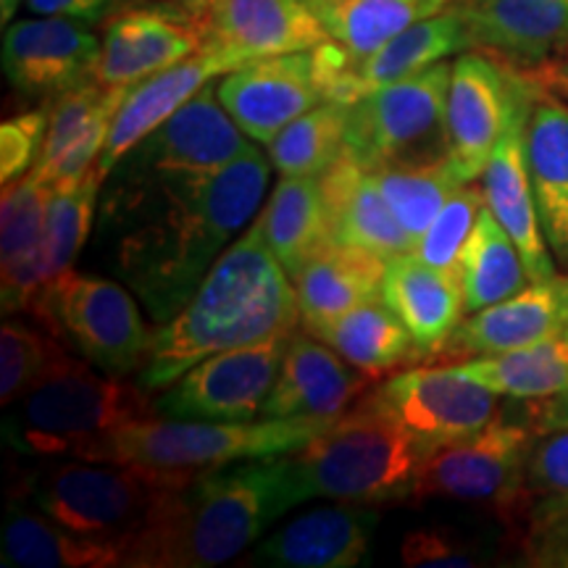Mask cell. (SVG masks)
Listing matches in <instances>:
<instances>
[{"instance_id":"45","label":"cell","mask_w":568,"mask_h":568,"mask_svg":"<svg viewBox=\"0 0 568 568\" xmlns=\"http://www.w3.org/2000/svg\"><path fill=\"white\" fill-rule=\"evenodd\" d=\"M48 134V111H27L0 124V182L24 176L40 159Z\"/></svg>"},{"instance_id":"8","label":"cell","mask_w":568,"mask_h":568,"mask_svg":"<svg viewBox=\"0 0 568 568\" xmlns=\"http://www.w3.org/2000/svg\"><path fill=\"white\" fill-rule=\"evenodd\" d=\"M132 295L105 276L67 268L34 295L27 314L98 372L130 376L145 366L153 345Z\"/></svg>"},{"instance_id":"11","label":"cell","mask_w":568,"mask_h":568,"mask_svg":"<svg viewBox=\"0 0 568 568\" xmlns=\"http://www.w3.org/2000/svg\"><path fill=\"white\" fill-rule=\"evenodd\" d=\"M535 74L485 51L453 61L447 90V161L464 182H479L514 111L535 90Z\"/></svg>"},{"instance_id":"4","label":"cell","mask_w":568,"mask_h":568,"mask_svg":"<svg viewBox=\"0 0 568 568\" xmlns=\"http://www.w3.org/2000/svg\"><path fill=\"white\" fill-rule=\"evenodd\" d=\"M145 387L98 372L69 347L17 400L6 439L27 456L101 460L109 439L126 424L155 416Z\"/></svg>"},{"instance_id":"9","label":"cell","mask_w":568,"mask_h":568,"mask_svg":"<svg viewBox=\"0 0 568 568\" xmlns=\"http://www.w3.org/2000/svg\"><path fill=\"white\" fill-rule=\"evenodd\" d=\"M182 477L105 460H67L40 468L27 479V493L42 514L84 537L122 542L145 527L169 489Z\"/></svg>"},{"instance_id":"26","label":"cell","mask_w":568,"mask_h":568,"mask_svg":"<svg viewBox=\"0 0 568 568\" xmlns=\"http://www.w3.org/2000/svg\"><path fill=\"white\" fill-rule=\"evenodd\" d=\"M537 88L539 80L535 90L529 92L527 101L514 111V116H510L506 132H503L493 159H489L485 174L479 180L481 187H485V201L489 211L495 213L497 222L506 226L510 240H514L518 253H521L529 282H542L558 274L550 247L545 243L542 224H539V213L527 169V153H524V126H527L529 103L535 98Z\"/></svg>"},{"instance_id":"25","label":"cell","mask_w":568,"mask_h":568,"mask_svg":"<svg viewBox=\"0 0 568 568\" xmlns=\"http://www.w3.org/2000/svg\"><path fill=\"white\" fill-rule=\"evenodd\" d=\"M209 45L243 61L314 51L329 40L305 0H209L203 11Z\"/></svg>"},{"instance_id":"20","label":"cell","mask_w":568,"mask_h":568,"mask_svg":"<svg viewBox=\"0 0 568 568\" xmlns=\"http://www.w3.org/2000/svg\"><path fill=\"white\" fill-rule=\"evenodd\" d=\"M471 51L516 69H539L568 53V0H453Z\"/></svg>"},{"instance_id":"44","label":"cell","mask_w":568,"mask_h":568,"mask_svg":"<svg viewBox=\"0 0 568 568\" xmlns=\"http://www.w3.org/2000/svg\"><path fill=\"white\" fill-rule=\"evenodd\" d=\"M489 552L479 539L453 527H424L408 531L400 545L403 566H481Z\"/></svg>"},{"instance_id":"22","label":"cell","mask_w":568,"mask_h":568,"mask_svg":"<svg viewBox=\"0 0 568 568\" xmlns=\"http://www.w3.org/2000/svg\"><path fill=\"white\" fill-rule=\"evenodd\" d=\"M245 63L247 61L240 59V55L205 42L201 51L190 55V59L132 84L122 105H119L116 116H113L109 140H105L101 159H98V169L109 176L113 166L134 145H140L169 116H174L205 84L216 82L219 77L230 74V71L245 67Z\"/></svg>"},{"instance_id":"42","label":"cell","mask_w":568,"mask_h":568,"mask_svg":"<svg viewBox=\"0 0 568 568\" xmlns=\"http://www.w3.org/2000/svg\"><path fill=\"white\" fill-rule=\"evenodd\" d=\"M61 339L42 326L6 322L0 329V403L9 408L63 353Z\"/></svg>"},{"instance_id":"1","label":"cell","mask_w":568,"mask_h":568,"mask_svg":"<svg viewBox=\"0 0 568 568\" xmlns=\"http://www.w3.org/2000/svg\"><path fill=\"white\" fill-rule=\"evenodd\" d=\"M272 161L258 148L209 180L142 176L113 169L103 230L113 268L155 324H166L264 203Z\"/></svg>"},{"instance_id":"6","label":"cell","mask_w":568,"mask_h":568,"mask_svg":"<svg viewBox=\"0 0 568 568\" xmlns=\"http://www.w3.org/2000/svg\"><path fill=\"white\" fill-rule=\"evenodd\" d=\"M335 418H264V422H182L148 416L126 424L105 445V464L195 479L245 460L301 450Z\"/></svg>"},{"instance_id":"19","label":"cell","mask_w":568,"mask_h":568,"mask_svg":"<svg viewBox=\"0 0 568 568\" xmlns=\"http://www.w3.org/2000/svg\"><path fill=\"white\" fill-rule=\"evenodd\" d=\"M566 329L568 272H558L550 280L529 282L506 301L466 314L432 364H458L477 355L516 351L566 335Z\"/></svg>"},{"instance_id":"38","label":"cell","mask_w":568,"mask_h":568,"mask_svg":"<svg viewBox=\"0 0 568 568\" xmlns=\"http://www.w3.org/2000/svg\"><path fill=\"white\" fill-rule=\"evenodd\" d=\"M332 42L353 59L379 51L416 21L445 11L432 0H305Z\"/></svg>"},{"instance_id":"27","label":"cell","mask_w":568,"mask_h":568,"mask_svg":"<svg viewBox=\"0 0 568 568\" xmlns=\"http://www.w3.org/2000/svg\"><path fill=\"white\" fill-rule=\"evenodd\" d=\"M466 51H471V38H468L464 19L447 6L435 17L416 21L408 30L395 34L372 55H364V59L347 55L345 67L329 84V101L353 103L366 92L408 80Z\"/></svg>"},{"instance_id":"52","label":"cell","mask_w":568,"mask_h":568,"mask_svg":"<svg viewBox=\"0 0 568 568\" xmlns=\"http://www.w3.org/2000/svg\"><path fill=\"white\" fill-rule=\"evenodd\" d=\"M566 55H568V53H566Z\"/></svg>"},{"instance_id":"28","label":"cell","mask_w":568,"mask_h":568,"mask_svg":"<svg viewBox=\"0 0 568 568\" xmlns=\"http://www.w3.org/2000/svg\"><path fill=\"white\" fill-rule=\"evenodd\" d=\"M524 153L545 243L560 272H568V101L542 80L529 103Z\"/></svg>"},{"instance_id":"41","label":"cell","mask_w":568,"mask_h":568,"mask_svg":"<svg viewBox=\"0 0 568 568\" xmlns=\"http://www.w3.org/2000/svg\"><path fill=\"white\" fill-rule=\"evenodd\" d=\"M372 174L414 245L429 230L437 213L443 211L447 197L456 193L460 184H468L460 180V174L447 159L429 163V166L379 169V172Z\"/></svg>"},{"instance_id":"29","label":"cell","mask_w":568,"mask_h":568,"mask_svg":"<svg viewBox=\"0 0 568 568\" xmlns=\"http://www.w3.org/2000/svg\"><path fill=\"white\" fill-rule=\"evenodd\" d=\"M318 180L324 190L332 243L372 251L382 258L414 251V243L387 205L374 174L358 161L345 153Z\"/></svg>"},{"instance_id":"23","label":"cell","mask_w":568,"mask_h":568,"mask_svg":"<svg viewBox=\"0 0 568 568\" xmlns=\"http://www.w3.org/2000/svg\"><path fill=\"white\" fill-rule=\"evenodd\" d=\"M372 382L318 337L293 332L284 345L280 374L261 416L337 418L372 389Z\"/></svg>"},{"instance_id":"15","label":"cell","mask_w":568,"mask_h":568,"mask_svg":"<svg viewBox=\"0 0 568 568\" xmlns=\"http://www.w3.org/2000/svg\"><path fill=\"white\" fill-rule=\"evenodd\" d=\"M216 95L247 138L268 145L290 122L329 101V88L314 48L245 63L219 77Z\"/></svg>"},{"instance_id":"24","label":"cell","mask_w":568,"mask_h":568,"mask_svg":"<svg viewBox=\"0 0 568 568\" xmlns=\"http://www.w3.org/2000/svg\"><path fill=\"white\" fill-rule=\"evenodd\" d=\"M126 92L130 88L88 82L51 101L45 145L30 172L51 190L82 182L101 159Z\"/></svg>"},{"instance_id":"3","label":"cell","mask_w":568,"mask_h":568,"mask_svg":"<svg viewBox=\"0 0 568 568\" xmlns=\"http://www.w3.org/2000/svg\"><path fill=\"white\" fill-rule=\"evenodd\" d=\"M293 510L284 456L234 464L169 489L130 539L124 568H211L243 556Z\"/></svg>"},{"instance_id":"48","label":"cell","mask_w":568,"mask_h":568,"mask_svg":"<svg viewBox=\"0 0 568 568\" xmlns=\"http://www.w3.org/2000/svg\"><path fill=\"white\" fill-rule=\"evenodd\" d=\"M126 6H163V9L193 13V17L203 21V11L205 6H209V0H126L124 9Z\"/></svg>"},{"instance_id":"39","label":"cell","mask_w":568,"mask_h":568,"mask_svg":"<svg viewBox=\"0 0 568 568\" xmlns=\"http://www.w3.org/2000/svg\"><path fill=\"white\" fill-rule=\"evenodd\" d=\"M103 187L105 174L95 163V169L82 182L51 190L45 205V232H42V287L71 268L77 255L88 245Z\"/></svg>"},{"instance_id":"16","label":"cell","mask_w":568,"mask_h":568,"mask_svg":"<svg viewBox=\"0 0 568 568\" xmlns=\"http://www.w3.org/2000/svg\"><path fill=\"white\" fill-rule=\"evenodd\" d=\"M92 24L67 17L11 21L3 34L6 80L19 95L55 101L63 92L95 82L101 38Z\"/></svg>"},{"instance_id":"33","label":"cell","mask_w":568,"mask_h":568,"mask_svg":"<svg viewBox=\"0 0 568 568\" xmlns=\"http://www.w3.org/2000/svg\"><path fill=\"white\" fill-rule=\"evenodd\" d=\"M126 548L111 539L84 537L42 510L9 503L0 564L11 568H124Z\"/></svg>"},{"instance_id":"36","label":"cell","mask_w":568,"mask_h":568,"mask_svg":"<svg viewBox=\"0 0 568 568\" xmlns=\"http://www.w3.org/2000/svg\"><path fill=\"white\" fill-rule=\"evenodd\" d=\"M466 379L479 382L500 397L531 400L568 389V339L566 335L493 355L450 364Z\"/></svg>"},{"instance_id":"5","label":"cell","mask_w":568,"mask_h":568,"mask_svg":"<svg viewBox=\"0 0 568 568\" xmlns=\"http://www.w3.org/2000/svg\"><path fill=\"white\" fill-rule=\"evenodd\" d=\"M424 453L372 395L322 435L284 456L293 508L314 497L339 503H406Z\"/></svg>"},{"instance_id":"49","label":"cell","mask_w":568,"mask_h":568,"mask_svg":"<svg viewBox=\"0 0 568 568\" xmlns=\"http://www.w3.org/2000/svg\"><path fill=\"white\" fill-rule=\"evenodd\" d=\"M21 0H0V21H3V27L11 24V19L17 17Z\"/></svg>"},{"instance_id":"50","label":"cell","mask_w":568,"mask_h":568,"mask_svg":"<svg viewBox=\"0 0 568 568\" xmlns=\"http://www.w3.org/2000/svg\"><path fill=\"white\" fill-rule=\"evenodd\" d=\"M432 3H437V6H443V9H447V6H450L453 0H432Z\"/></svg>"},{"instance_id":"2","label":"cell","mask_w":568,"mask_h":568,"mask_svg":"<svg viewBox=\"0 0 568 568\" xmlns=\"http://www.w3.org/2000/svg\"><path fill=\"white\" fill-rule=\"evenodd\" d=\"M297 322L295 284L268 251L264 226L255 219L219 255L180 314L153 332L138 385L148 393L166 389L209 355L287 337Z\"/></svg>"},{"instance_id":"35","label":"cell","mask_w":568,"mask_h":568,"mask_svg":"<svg viewBox=\"0 0 568 568\" xmlns=\"http://www.w3.org/2000/svg\"><path fill=\"white\" fill-rule=\"evenodd\" d=\"M258 219L268 251L276 255L290 280L301 272L305 261L332 245L318 176H282Z\"/></svg>"},{"instance_id":"32","label":"cell","mask_w":568,"mask_h":568,"mask_svg":"<svg viewBox=\"0 0 568 568\" xmlns=\"http://www.w3.org/2000/svg\"><path fill=\"white\" fill-rule=\"evenodd\" d=\"M51 187L32 172L3 184L0 201V264H3V314L30 311L40 293L42 232Z\"/></svg>"},{"instance_id":"12","label":"cell","mask_w":568,"mask_h":568,"mask_svg":"<svg viewBox=\"0 0 568 568\" xmlns=\"http://www.w3.org/2000/svg\"><path fill=\"white\" fill-rule=\"evenodd\" d=\"M368 395L400 422L424 456L485 429L500 410V395L466 379L450 364L403 368L389 374L379 387L368 389Z\"/></svg>"},{"instance_id":"43","label":"cell","mask_w":568,"mask_h":568,"mask_svg":"<svg viewBox=\"0 0 568 568\" xmlns=\"http://www.w3.org/2000/svg\"><path fill=\"white\" fill-rule=\"evenodd\" d=\"M485 187L477 182L460 184V187L447 197L443 211L437 213L429 230L422 234V240L414 245L418 261L439 268V272L458 276L460 253L471 237L474 224H477L481 209H485Z\"/></svg>"},{"instance_id":"40","label":"cell","mask_w":568,"mask_h":568,"mask_svg":"<svg viewBox=\"0 0 568 568\" xmlns=\"http://www.w3.org/2000/svg\"><path fill=\"white\" fill-rule=\"evenodd\" d=\"M347 103L324 101L268 142V161L282 176H322L345 155Z\"/></svg>"},{"instance_id":"34","label":"cell","mask_w":568,"mask_h":568,"mask_svg":"<svg viewBox=\"0 0 568 568\" xmlns=\"http://www.w3.org/2000/svg\"><path fill=\"white\" fill-rule=\"evenodd\" d=\"M387 258L372 251L347 245H326L314 258L293 274L297 308L303 322L332 318L355 308V305L376 301L382 293Z\"/></svg>"},{"instance_id":"17","label":"cell","mask_w":568,"mask_h":568,"mask_svg":"<svg viewBox=\"0 0 568 568\" xmlns=\"http://www.w3.org/2000/svg\"><path fill=\"white\" fill-rule=\"evenodd\" d=\"M205 45L203 21L163 6H126L103 21L95 82L132 88Z\"/></svg>"},{"instance_id":"51","label":"cell","mask_w":568,"mask_h":568,"mask_svg":"<svg viewBox=\"0 0 568 568\" xmlns=\"http://www.w3.org/2000/svg\"><path fill=\"white\" fill-rule=\"evenodd\" d=\"M566 339H568V329H566Z\"/></svg>"},{"instance_id":"10","label":"cell","mask_w":568,"mask_h":568,"mask_svg":"<svg viewBox=\"0 0 568 568\" xmlns=\"http://www.w3.org/2000/svg\"><path fill=\"white\" fill-rule=\"evenodd\" d=\"M535 439L537 435L529 424L506 403L485 429L424 456L406 503L445 497L458 503H481L500 514L521 487L524 466Z\"/></svg>"},{"instance_id":"14","label":"cell","mask_w":568,"mask_h":568,"mask_svg":"<svg viewBox=\"0 0 568 568\" xmlns=\"http://www.w3.org/2000/svg\"><path fill=\"white\" fill-rule=\"evenodd\" d=\"M253 148L251 138L219 101L216 82H211L113 169L142 176L209 180Z\"/></svg>"},{"instance_id":"7","label":"cell","mask_w":568,"mask_h":568,"mask_svg":"<svg viewBox=\"0 0 568 568\" xmlns=\"http://www.w3.org/2000/svg\"><path fill=\"white\" fill-rule=\"evenodd\" d=\"M450 77L453 61H439L347 103L345 153L368 172L445 161Z\"/></svg>"},{"instance_id":"31","label":"cell","mask_w":568,"mask_h":568,"mask_svg":"<svg viewBox=\"0 0 568 568\" xmlns=\"http://www.w3.org/2000/svg\"><path fill=\"white\" fill-rule=\"evenodd\" d=\"M303 329L337 351L368 379L426 364L408 326L382 297L355 305L339 316L303 322Z\"/></svg>"},{"instance_id":"37","label":"cell","mask_w":568,"mask_h":568,"mask_svg":"<svg viewBox=\"0 0 568 568\" xmlns=\"http://www.w3.org/2000/svg\"><path fill=\"white\" fill-rule=\"evenodd\" d=\"M458 280L464 290L466 314L506 301L521 287H527L529 274L521 253L506 226L489 211V205L481 209L471 237L460 253Z\"/></svg>"},{"instance_id":"47","label":"cell","mask_w":568,"mask_h":568,"mask_svg":"<svg viewBox=\"0 0 568 568\" xmlns=\"http://www.w3.org/2000/svg\"><path fill=\"white\" fill-rule=\"evenodd\" d=\"M529 71H535L539 80H542V84H548L552 92H558L560 98H566L568 101V55Z\"/></svg>"},{"instance_id":"13","label":"cell","mask_w":568,"mask_h":568,"mask_svg":"<svg viewBox=\"0 0 568 568\" xmlns=\"http://www.w3.org/2000/svg\"><path fill=\"white\" fill-rule=\"evenodd\" d=\"M287 337L209 355L155 397V416L182 422H255L280 374Z\"/></svg>"},{"instance_id":"46","label":"cell","mask_w":568,"mask_h":568,"mask_svg":"<svg viewBox=\"0 0 568 568\" xmlns=\"http://www.w3.org/2000/svg\"><path fill=\"white\" fill-rule=\"evenodd\" d=\"M27 9L38 17H67L84 24H103L126 0H24Z\"/></svg>"},{"instance_id":"18","label":"cell","mask_w":568,"mask_h":568,"mask_svg":"<svg viewBox=\"0 0 568 568\" xmlns=\"http://www.w3.org/2000/svg\"><path fill=\"white\" fill-rule=\"evenodd\" d=\"M531 566H568V429L531 443L521 487L497 514Z\"/></svg>"},{"instance_id":"21","label":"cell","mask_w":568,"mask_h":568,"mask_svg":"<svg viewBox=\"0 0 568 568\" xmlns=\"http://www.w3.org/2000/svg\"><path fill=\"white\" fill-rule=\"evenodd\" d=\"M379 508L339 503L305 510L274 535L261 539L247 556L251 566L272 568H355L372 548Z\"/></svg>"},{"instance_id":"30","label":"cell","mask_w":568,"mask_h":568,"mask_svg":"<svg viewBox=\"0 0 568 568\" xmlns=\"http://www.w3.org/2000/svg\"><path fill=\"white\" fill-rule=\"evenodd\" d=\"M379 297L408 326L426 364L466 316L458 276L424 264L414 253L389 255Z\"/></svg>"}]
</instances>
